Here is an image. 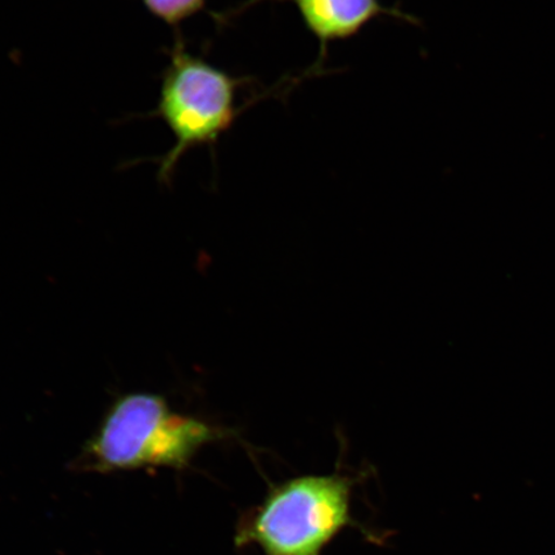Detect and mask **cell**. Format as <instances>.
<instances>
[{
	"instance_id": "cell-1",
	"label": "cell",
	"mask_w": 555,
	"mask_h": 555,
	"mask_svg": "<svg viewBox=\"0 0 555 555\" xmlns=\"http://www.w3.org/2000/svg\"><path fill=\"white\" fill-rule=\"evenodd\" d=\"M224 436L205 421L172 411L157 393L133 392L117 399L87 441L79 466L108 472L189 466L207 443Z\"/></svg>"
},
{
	"instance_id": "cell-2",
	"label": "cell",
	"mask_w": 555,
	"mask_h": 555,
	"mask_svg": "<svg viewBox=\"0 0 555 555\" xmlns=\"http://www.w3.org/2000/svg\"><path fill=\"white\" fill-rule=\"evenodd\" d=\"M352 485L341 475H307L273 486L240 518L235 545L258 546L263 555H322L356 524Z\"/></svg>"
},
{
	"instance_id": "cell-3",
	"label": "cell",
	"mask_w": 555,
	"mask_h": 555,
	"mask_svg": "<svg viewBox=\"0 0 555 555\" xmlns=\"http://www.w3.org/2000/svg\"><path fill=\"white\" fill-rule=\"evenodd\" d=\"M154 116L173 137L168 154L157 158V178L170 184L172 173L186 152L215 145L237 119V90L242 79L192 54L177 37L168 51Z\"/></svg>"
},
{
	"instance_id": "cell-4",
	"label": "cell",
	"mask_w": 555,
	"mask_h": 555,
	"mask_svg": "<svg viewBox=\"0 0 555 555\" xmlns=\"http://www.w3.org/2000/svg\"><path fill=\"white\" fill-rule=\"evenodd\" d=\"M302 23L321 44V54L327 53L333 41L356 37L372 20L392 16L415 24V18L399 10L382 5L379 0H291Z\"/></svg>"
},
{
	"instance_id": "cell-5",
	"label": "cell",
	"mask_w": 555,
	"mask_h": 555,
	"mask_svg": "<svg viewBox=\"0 0 555 555\" xmlns=\"http://www.w3.org/2000/svg\"><path fill=\"white\" fill-rule=\"evenodd\" d=\"M145 10L164 24L178 29L184 21L196 16L206 7V0H142Z\"/></svg>"
}]
</instances>
